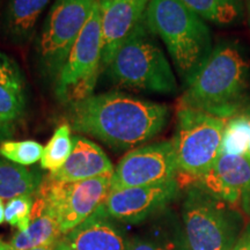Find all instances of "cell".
<instances>
[{
    "instance_id": "cell-2",
    "label": "cell",
    "mask_w": 250,
    "mask_h": 250,
    "mask_svg": "<svg viewBox=\"0 0 250 250\" xmlns=\"http://www.w3.org/2000/svg\"><path fill=\"white\" fill-rule=\"evenodd\" d=\"M250 62L234 43H223L197 71L180 100V107L229 120L243 104L249 88Z\"/></svg>"
},
{
    "instance_id": "cell-24",
    "label": "cell",
    "mask_w": 250,
    "mask_h": 250,
    "mask_svg": "<svg viewBox=\"0 0 250 250\" xmlns=\"http://www.w3.org/2000/svg\"><path fill=\"white\" fill-rule=\"evenodd\" d=\"M44 147L40 143L34 140H22L13 142L6 140L0 144V155L5 160L13 162L22 167L31 166L41 161Z\"/></svg>"
},
{
    "instance_id": "cell-21",
    "label": "cell",
    "mask_w": 250,
    "mask_h": 250,
    "mask_svg": "<svg viewBox=\"0 0 250 250\" xmlns=\"http://www.w3.org/2000/svg\"><path fill=\"white\" fill-rule=\"evenodd\" d=\"M203 20L218 26H230L240 20L245 0H181Z\"/></svg>"
},
{
    "instance_id": "cell-25",
    "label": "cell",
    "mask_w": 250,
    "mask_h": 250,
    "mask_svg": "<svg viewBox=\"0 0 250 250\" xmlns=\"http://www.w3.org/2000/svg\"><path fill=\"white\" fill-rule=\"evenodd\" d=\"M33 206L34 195H22L9 199L5 205V221L18 228L19 232H23L30 225Z\"/></svg>"
},
{
    "instance_id": "cell-20",
    "label": "cell",
    "mask_w": 250,
    "mask_h": 250,
    "mask_svg": "<svg viewBox=\"0 0 250 250\" xmlns=\"http://www.w3.org/2000/svg\"><path fill=\"white\" fill-rule=\"evenodd\" d=\"M42 181L39 171L0 159V199L2 201L22 195H35Z\"/></svg>"
},
{
    "instance_id": "cell-29",
    "label": "cell",
    "mask_w": 250,
    "mask_h": 250,
    "mask_svg": "<svg viewBox=\"0 0 250 250\" xmlns=\"http://www.w3.org/2000/svg\"><path fill=\"white\" fill-rule=\"evenodd\" d=\"M30 250H59L58 245L55 243L52 246H48V247H41V248H35V249H30Z\"/></svg>"
},
{
    "instance_id": "cell-32",
    "label": "cell",
    "mask_w": 250,
    "mask_h": 250,
    "mask_svg": "<svg viewBox=\"0 0 250 250\" xmlns=\"http://www.w3.org/2000/svg\"><path fill=\"white\" fill-rule=\"evenodd\" d=\"M247 111H248V114H249V117H250V108H248L247 109ZM247 158L249 159L250 160V142H249V147H248V153H247Z\"/></svg>"
},
{
    "instance_id": "cell-11",
    "label": "cell",
    "mask_w": 250,
    "mask_h": 250,
    "mask_svg": "<svg viewBox=\"0 0 250 250\" xmlns=\"http://www.w3.org/2000/svg\"><path fill=\"white\" fill-rule=\"evenodd\" d=\"M179 192L180 183L176 179L153 186L111 190L103 206L115 220L139 224L164 210Z\"/></svg>"
},
{
    "instance_id": "cell-23",
    "label": "cell",
    "mask_w": 250,
    "mask_h": 250,
    "mask_svg": "<svg viewBox=\"0 0 250 250\" xmlns=\"http://www.w3.org/2000/svg\"><path fill=\"white\" fill-rule=\"evenodd\" d=\"M73 149V139L71 137V127L68 124L58 126L52 134L51 139L46 144L41 158L42 169L55 173L61 169Z\"/></svg>"
},
{
    "instance_id": "cell-5",
    "label": "cell",
    "mask_w": 250,
    "mask_h": 250,
    "mask_svg": "<svg viewBox=\"0 0 250 250\" xmlns=\"http://www.w3.org/2000/svg\"><path fill=\"white\" fill-rule=\"evenodd\" d=\"M182 219L189 250H232L241 236L240 214L198 187L188 191Z\"/></svg>"
},
{
    "instance_id": "cell-15",
    "label": "cell",
    "mask_w": 250,
    "mask_h": 250,
    "mask_svg": "<svg viewBox=\"0 0 250 250\" xmlns=\"http://www.w3.org/2000/svg\"><path fill=\"white\" fill-rule=\"evenodd\" d=\"M73 149L61 169L50 173L51 179L62 182H79L114 174V166L104 151L81 136L72 137Z\"/></svg>"
},
{
    "instance_id": "cell-16",
    "label": "cell",
    "mask_w": 250,
    "mask_h": 250,
    "mask_svg": "<svg viewBox=\"0 0 250 250\" xmlns=\"http://www.w3.org/2000/svg\"><path fill=\"white\" fill-rule=\"evenodd\" d=\"M26 81L18 62L0 51V123L11 127L26 109Z\"/></svg>"
},
{
    "instance_id": "cell-17",
    "label": "cell",
    "mask_w": 250,
    "mask_h": 250,
    "mask_svg": "<svg viewBox=\"0 0 250 250\" xmlns=\"http://www.w3.org/2000/svg\"><path fill=\"white\" fill-rule=\"evenodd\" d=\"M51 0H8L4 14L6 35L14 44H26Z\"/></svg>"
},
{
    "instance_id": "cell-4",
    "label": "cell",
    "mask_w": 250,
    "mask_h": 250,
    "mask_svg": "<svg viewBox=\"0 0 250 250\" xmlns=\"http://www.w3.org/2000/svg\"><path fill=\"white\" fill-rule=\"evenodd\" d=\"M144 21L124 42L107 70L122 87L158 94H173L177 81L169 62Z\"/></svg>"
},
{
    "instance_id": "cell-26",
    "label": "cell",
    "mask_w": 250,
    "mask_h": 250,
    "mask_svg": "<svg viewBox=\"0 0 250 250\" xmlns=\"http://www.w3.org/2000/svg\"><path fill=\"white\" fill-rule=\"evenodd\" d=\"M232 250H250V227L247 228L245 233L240 236Z\"/></svg>"
},
{
    "instance_id": "cell-22",
    "label": "cell",
    "mask_w": 250,
    "mask_h": 250,
    "mask_svg": "<svg viewBox=\"0 0 250 250\" xmlns=\"http://www.w3.org/2000/svg\"><path fill=\"white\" fill-rule=\"evenodd\" d=\"M250 142V117L248 111L237 112L226 122L221 140L220 154L247 156Z\"/></svg>"
},
{
    "instance_id": "cell-33",
    "label": "cell",
    "mask_w": 250,
    "mask_h": 250,
    "mask_svg": "<svg viewBox=\"0 0 250 250\" xmlns=\"http://www.w3.org/2000/svg\"><path fill=\"white\" fill-rule=\"evenodd\" d=\"M98 1H99V0H98Z\"/></svg>"
},
{
    "instance_id": "cell-10",
    "label": "cell",
    "mask_w": 250,
    "mask_h": 250,
    "mask_svg": "<svg viewBox=\"0 0 250 250\" xmlns=\"http://www.w3.org/2000/svg\"><path fill=\"white\" fill-rule=\"evenodd\" d=\"M179 174L171 140L140 146L125 154L111 176V190L169 182Z\"/></svg>"
},
{
    "instance_id": "cell-3",
    "label": "cell",
    "mask_w": 250,
    "mask_h": 250,
    "mask_svg": "<svg viewBox=\"0 0 250 250\" xmlns=\"http://www.w3.org/2000/svg\"><path fill=\"white\" fill-rule=\"evenodd\" d=\"M145 22L164 42L180 77L189 83L213 50L205 20L181 0H151Z\"/></svg>"
},
{
    "instance_id": "cell-19",
    "label": "cell",
    "mask_w": 250,
    "mask_h": 250,
    "mask_svg": "<svg viewBox=\"0 0 250 250\" xmlns=\"http://www.w3.org/2000/svg\"><path fill=\"white\" fill-rule=\"evenodd\" d=\"M126 250H189V247L179 225L165 220L130 239Z\"/></svg>"
},
{
    "instance_id": "cell-13",
    "label": "cell",
    "mask_w": 250,
    "mask_h": 250,
    "mask_svg": "<svg viewBox=\"0 0 250 250\" xmlns=\"http://www.w3.org/2000/svg\"><path fill=\"white\" fill-rule=\"evenodd\" d=\"M196 184L227 204L249 205L250 160L245 155L220 154Z\"/></svg>"
},
{
    "instance_id": "cell-8",
    "label": "cell",
    "mask_w": 250,
    "mask_h": 250,
    "mask_svg": "<svg viewBox=\"0 0 250 250\" xmlns=\"http://www.w3.org/2000/svg\"><path fill=\"white\" fill-rule=\"evenodd\" d=\"M101 62V9L98 1L70 56L56 77V96L62 103L71 105L93 95Z\"/></svg>"
},
{
    "instance_id": "cell-9",
    "label": "cell",
    "mask_w": 250,
    "mask_h": 250,
    "mask_svg": "<svg viewBox=\"0 0 250 250\" xmlns=\"http://www.w3.org/2000/svg\"><path fill=\"white\" fill-rule=\"evenodd\" d=\"M98 0H55L37 42L43 70L58 76Z\"/></svg>"
},
{
    "instance_id": "cell-28",
    "label": "cell",
    "mask_w": 250,
    "mask_h": 250,
    "mask_svg": "<svg viewBox=\"0 0 250 250\" xmlns=\"http://www.w3.org/2000/svg\"><path fill=\"white\" fill-rule=\"evenodd\" d=\"M5 221V205L2 199H0V225Z\"/></svg>"
},
{
    "instance_id": "cell-27",
    "label": "cell",
    "mask_w": 250,
    "mask_h": 250,
    "mask_svg": "<svg viewBox=\"0 0 250 250\" xmlns=\"http://www.w3.org/2000/svg\"><path fill=\"white\" fill-rule=\"evenodd\" d=\"M8 134H9V127L5 126V125L0 123V140L5 138V137H7Z\"/></svg>"
},
{
    "instance_id": "cell-1",
    "label": "cell",
    "mask_w": 250,
    "mask_h": 250,
    "mask_svg": "<svg viewBox=\"0 0 250 250\" xmlns=\"http://www.w3.org/2000/svg\"><path fill=\"white\" fill-rule=\"evenodd\" d=\"M68 120L78 133L112 148L129 149L160 133L169 120V109L162 103L109 92L71 104Z\"/></svg>"
},
{
    "instance_id": "cell-18",
    "label": "cell",
    "mask_w": 250,
    "mask_h": 250,
    "mask_svg": "<svg viewBox=\"0 0 250 250\" xmlns=\"http://www.w3.org/2000/svg\"><path fill=\"white\" fill-rule=\"evenodd\" d=\"M62 235L57 219L46 212H40L31 214L29 227L15 234L9 245L13 250H30L55 245Z\"/></svg>"
},
{
    "instance_id": "cell-31",
    "label": "cell",
    "mask_w": 250,
    "mask_h": 250,
    "mask_svg": "<svg viewBox=\"0 0 250 250\" xmlns=\"http://www.w3.org/2000/svg\"><path fill=\"white\" fill-rule=\"evenodd\" d=\"M245 6L247 8V15H248V23L250 27V0H245Z\"/></svg>"
},
{
    "instance_id": "cell-14",
    "label": "cell",
    "mask_w": 250,
    "mask_h": 250,
    "mask_svg": "<svg viewBox=\"0 0 250 250\" xmlns=\"http://www.w3.org/2000/svg\"><path fill=\"white\" fill-rule=\"evenodd\" d=\"M110 219L102 205L79 226L62 235L57 242L59 250H126L129 239Z\"/></svg>"
},
{
    "instance_id": "cell-30",
    "label": "cell",
    "mask_w": 250,
    "mask_h": 250,
    "mask_svg": "<svg viewBox=\"0 0 250 250\" xmlns=\"http://www.w3.org/2000/svg\"><path fill=\"white\" fill-rule=\"evenodd\" d=\"M0 250H13V249H12V247L9 243H6L2 241V240H0Z\"/></svg>"
},
{
    "instance_id": "cell-12",
    "label": "cell",
    "mask_w": 250,
    "mask_h": 250,
    "mask_svg": "<svg viewBox=\"0 0 250 250\" xmlns=\"http://www.w3.org/2000/svg\"><path fill=\"white\" fill-rule=\"evenodd\" d=\"M149 1L151 0H99L103 67L109 66L125 41L145 21Z\"/></svg>"
},
{
    "instance_id": "cell-7",
    "label": "cell",
    "mask_w": 250,
    "mask_h": 250,
    "mask_svg": "<svg viewBox=\"0 0 250 250\" xmlns=\"http://www.w3.org/2000/svg\"><path fill=\"white\" fill-rule=\"evenodd\" d=\"M227 120L196 109L180 107L173 142L179 173L196 182L220 155Z\"/></svg>"
},
{
    "instance_id": "cell-6",
    "label": "cell",
    "mask_w": 250,
    "mask_h": 250,
    "mask_svg": "<svg viewBox=\"0 0 250 250\" xmlns=\"http://www.w3.org/2000/svg\"><path fill=\"white\" fill-rule=\"evenodd\" d=\"M111 176L79 182H62L48 176L34 195L31 214H51L57 219L62 233L67 234L104 204L111 191Z\"/></svg>"
}]
</instances>
